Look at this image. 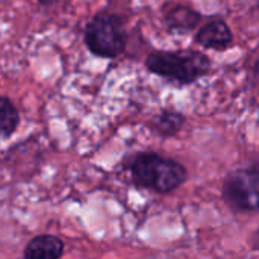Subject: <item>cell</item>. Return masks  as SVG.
<instances>
[{
    "instance_id": "cell-10",
    "label": "cell",
    "mask_w": 259,
    "mask_h": 259,
    "mask_svg": "<svg viewBox=\"0 0 259 259\" xmlns=\"http://www.w3.org/2000/svg\"><path fill=\"white\" fill-rule=\"evenodd\" d=\"M249 243H250V247H252L253 250L259 252V229H256V231L252 234V237H250Z\"/></svg>"
},
{
    "instance_id": "cell-12",
    "label": "cell",
    "mask_w": 259,
    "mask_h": 259,
    "mask_svg": "<svg viewBox=\"0 0 259 259\" xmlns=\"http://www.w3.org/2000/svg\"><path fill=\"white\" fill-rule=\"evenodd\" d=\"M39 3H42V5H47V6H50V5H55V3H58L59 0H38Z\"/></svg>"
},
{
    "instance_id": "cell-11",
    "label": "cell",
    "mask_w": 259,
    "mask_h": 259,
    "mask_svg": "<svg viewBox=\"0 0 259 259\" xmlns=\"http://www.w3.org/2000/svg\"><path fill=\"white\" fill-rule=\"evenodd\" d=\"M253 77H255V80L259 82V61L256 62V65H255V70H253Z\"/></svg>"
},
{
    "instance_id": "cell-7",
    "label": "cell",
    "mask_w": 259,
    "mask_h": 259,
    "mask_svg": "<svg viewBox=\"0 0 259 259\" xmlns=\"http://www.w3.org/2000/svg\"><path fill=\"white\" fill-rule=\"evenodd\" d=\"M202 14L188 5H176L168 9L164 20L173 30H193L202 21Z\"/></svg>"
},
{
    "instance_id": "cell-8",
    "label": "cell",
    "mask_w": 259,
    "mask_h": 259,
    "mask_svg": "<svg viewBox=\"0 0 259 259\" xmlns=\"http://www.w3.org/2000/svg\"><path fill=\"white\" fill-rule=\"evenodd\" d=\"M185 124V115L175 109H164L152 121V129L158 137L170 138L178 135Z\"/></svg>"
},
{
    "instance_id": "cell-6",
    "label": "cell",
    "mask_w": 259,
    "mask_h": 259,
    "mask_svg": "<svg viewBox=\"0 0 259 259\" xmlns=\"http://www.w3.org/2000/svg\"><path fill=\"white\" fill-rule=\"evenodd\" d=\"M23 255L26 259H58L64 255V243L53 235H38L27 243Z\"/></svg>"
},
{
    "instance_id": "cell-3",
    "label": "cell",
    "mask_w": 259,
    "mask_h": 259,
    "mask_svg": "<svg viewBox=\"0 0 259 259\" xmlns=\"http://www.w3.org/2000/svg\"><path fill=\"white\" fill-rule=\"evenodd\" d=\"M85 44L96 56L108 59L120 56L127 44L123 18L111 12L94 15L85 29Z\"/></svg>"
},
{
    "instance_id": "cell-1",
    "label": "cell",
    "mask_w": 259,
    "mask_h": 259,
    "mask_svg": "<svg viewBox=\"0 0 259 259\" xmlns=\"http://www.w3.org/2000/svg\"><path fill=\"white\" fill-rule=\"evenodd\" d=\"M132 181L137 187L168 194L187 181V168L176 159L153 152L138 153L131 164Z\"/></svg>"
},
{
    "instance_id": "cell-4",
    "label": "cell",
    "mask_w": 259,
    "mask_h": 259,
    "mask_svg": "<svg viewBox=\"0 0 259 259\" xmlns=\"http://www.w3.org/2000/svg\"><path fill=\"white\" fill-rule=\"evenodd\" d=\"M223 199L237 212H258L259 165L231 171L223 184Z\"/></svg>"
},
{
    "instance_id": "cell-5",
    "label": "cell",
    "mask_w": 259,
    "mask_h": 259,
    "mask_svg": "<svg viewBox=\"0 0 259 259\" xmlns=\"http://www.w3.org/2000/svg\"><path fill=\"white\" fill-rule=\"evenodd\" d=\"M234 41V33L225 20L215 18L205 23L196 33V42L209 50H226Z\"/></svg>"
},
{
    "instance_id": "cell-2",
    "label": "cell",
    "mask_w": 259,
    "mask_h": 259,
    "mask_svg": "<svg viewBox=\"0 0 259 259\" xmlns=\"http://www.w3.org/2000/svg\"><path fill=\"white\" fill-rule=\"evenodd\" d=\"M146 68L164 79L181 85H191L211 70V59L196 50L153 52L146 58Z\"/></svg>"
},
{
    "instance_id": "cell-9",
    "label": "cell",
    "mask_w": 259,
    "mask_h": 259,
    "mask_svg": "<svg viewBox=\"0 0 259 259\" xmlns=\"http://www.w3.org/2000/svg\"><path fill=\"white\" fill-rule=\"evenodd\" d=\"M20 124V114L11 99L0 96V138L11 137Z\"/></svg>"
}]
</instances>
